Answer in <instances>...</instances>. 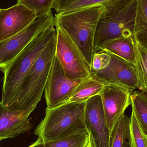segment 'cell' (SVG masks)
Instances as JSON below:
<instances>
[{
    "label": "cell",
    "mask_w": 147,
    "mask_h": 147,
    "mask_svg": "<svg viewBox=\"0 0 147 147\" xmlns=\"http://www.w3.org/2000/svg\"><path fill=\"white\" fill-rule=\"evenodd\" d=\"M104 11L103 7L97 6L54 16L55 26L60 28L68 35L90 67L93 55L96 53L94 46L95 33Z\"/></svg>",
    "instance_id": "6da1fadb"
},
{
    "label": "cell",
    "mask_w": 147,
    "mask_h": 147,
    "mask_svg": "<svg viewBox=\"0 0 147 147\" xmlns=\"http://www.w3.org/2000/svg\"><path fill=\"white\" fill-rule=\"evenodd\" d=\"M57 35L51 26L34 38L2 71L3 73L1 103L9 109L13 105L16 92L28 71L49 42Z\"/></svg>",
    "instance_id": "7a4b0ae2"
},
{
    "label": "cell",
    "mask_w": 147,
    "mask_h": 147,
    "mask_svg": "<svg viewBox=\"0 0 147 147\" xmlns=\"http://www.w3.org/2000/svg\"><path fill=\"white\" fill-rule=\"evenodd\" d=\"M56 37L51 40L22 80L13 105L14 110L34 111L41 100L56 53Z\"/></svg>",
    "instance_id": "3957f363"
},
{
    "label": "cell",
    "mask_w": 147,
    "mask_h": 147,
    "mask_svg": "<svg viewBox=\"0 0 147 147\" xmlns=\"http://www.w3.org/2000/svg\"><path fill=\"white\" fill-rule=\"evenodd\" d=\"M86 103L68 102L53 109L47 108L45 117L34 134L45 143L86 129L84 121Z\"/></svg>",
    "instance_id": "277c9868"
},
{
    "label": "cell",
    "mask_w": 147,
    "mask_h": 147,
    "mask_svg": "<svg viewBox=\"0 0 147 147\" xmlns=\"http://www.w3.org/2000/svg\"><path fill=\"white\" fill-rule=\"evenodd\" d=\"M136 8V0H133L119 10L102 15L94 37L95 50L111 40L134 35Z\"/></svg>",
    "instance_id": "5b68a950"
},
{
    "label": "cell",
    "mask_w": 147,
    "mask_h": 147,
    "mask_svg": "<svg viewBox=\"0 0 147 147\" xmlns=\"http://www.w3.org/2000/svg\"><path fill=\"white\" fill-rule=\"evenodd\" d=\"M52 26H55V19L51 11L38 16L25 29L0 42V70L5 69L34 38Z\"/></svg>",
    "instance_id": "8992f818"
},
{
    "label": "cell",
    "mask_w": 147,
    "mask_h": 147,
    "mask_svg": "<svg viewBox=\"0 0 147 147\" xmlns=\"http://www.w3.org/2000/svg\"><path fill=\"white\" fill-rule=\"evenodd\" d=\"M55 27L57 31L55 55L65 76L71 80L89 78L91 75V68L79 49L61 28Z\"/></svg>",
    "instance_id": "52a82bcc"
},
{
    "label": "cell",
    "mask_w": 147,
    "mask_h": 147,
    "mask_svg": "<svg viewBox=\"0 0 147 147\" xmlns=\"http://www.w3.org/2000/svg\"><path fill=\"white\" fill-rule=\"evenodd\" d=\"M85 79L67 78L55 55L45 90L47 108L53 109L69 102L77 87Z\"/></svg>",
    "instance_id": "ba28073f"
},
{
    "label": "cell",
    "mask_w": 147,
    "mask_h": 147,
    "mask_svg": "<svg viewBox=\"0 0 147 147\" xmlns=\"http://www.w3.org/2000/svg\"><path fill=\"white\" fill-rule=\"evenodd\" d=\"M107 52L111 56L109 66L100 71H91L92 76L107 84L117 85L133 91L136 90H140L135 65L116 55Z\"/></svg>",
    "instance_id": "9c48e42d"
},
{
    "label": "cell",
    "mask_w": 147,
    "mask_h": 147,
    "mask_svg": "<svg viewBox=\"0 0 147 147\" xmlns=\"http://www.w3.org/2000/svg\"><path fill=\"white\" fill-rule=\"evenodd\" d=\"M84 121L96 146L110 147V133L99 94L86 101Z\"/></svg>",
    "instance_id": "30bf717a"
},
{
    "label": "cell",
    "mask_w": 147,
    "mask_h": 147,
    "mask_svg": "<svg viewBox=\"0 0 147 147\" xmlns=\"http://www.w3.org/2000/svg\"><path fill=\"white\" fill-rule=\"evenodd\" d=\"M134 92L121 86L108 84L99 93L110 134L119 118L131 105Z\"/></svg>",
    "instance_id": "8fae6325"
},
{
    "label": "cell",
    "mask_w": 147,
    "mask_h": 147,
    "mask_svg": "<svg viewBox=\"0 0 147 147\" xmlns=\"http://www.w3.org/2000/svg\"><path fill=\"white\" fill-rule=\"evenodd\" d=\"M38 16L35 12L19 3L0 9V42L25 29Z\"/></svg>",
    "instance_id": "7c38bea8"
},
{
    "label": "cell",
    "mask_w": 147,
    "mask_h": 147,
    "mask_svg": "<svg viewBox=\"0 0 147 147\" xmlns=\"http://www.w3.org/2000/svg\"><path fill=\"white\" fill-rule=\"evenodd\" d=\"M33 111L11 110L0 103V141L15 138L32 129L29 117Z\"/></svg>",
    "instance_id": "4fadbf2b"
},
{
    "label": "cell",
    "mask_w": 147,
    "mask_h": 147,
    "mask_svg": "<svg viewBox=\"0 0 147 147\" xmlns=\"http://www.w3.org/2000/svg\"><path fill=\"white\" fill-rule=\"evenodd\" d=\"M133 0H57L53 9L57 13L70 12L92 7H102V15L121 9Z\"/></svg>",
    "instance_id": "5bb4252c"
},
{
    "label": "cell",
    "mask_w": 147,
    "mask_h": 147,
    "mask_svg": "<svg viewBox=\"0 0 147 147\" xmlns=\"http://www.w3.org/2000/svg\"><path fill=\"white\" fill-rule=\"evenodd\" d=\"M96 52L105 51L116 55L135 65V56L133 36L122 37L111 40L99 45Z\"/></svg>",
    "instance_id": "9a60e30c"
},
{
    "label": "cell",
    "mask_w": 147,
    "mask_h": 147,
    "mask_svg": "<svg viewBox=\"0 0 147 147\" xmlns=\"http://www.w3.org/2000/svg\"><path fill=\"white\" fill-rule=\"evenodd\" d=\"M106 84L91 75L79 85L69 102H86L92 97L99 94Z\"/></svg>",
    "instance_id": "2e32d148"
},
{
    "label": "cell",
    "mask_w": 147,
    "mask_h": 147,
    "mask_svg": "<svg viewBox=\"0 0 147 147\" xmlns=\"http://www.w3.org/2000/svg\"><path fill=\"white\" fill-rule=\"evenodd\" d=\"M134 37L147 51V0H136Z\"/></svg>",
    "instance_id": "e0dca14e"
},
{
    "label": "cell",
    "mask_w": 147,
    "mask_h": 147,
    "mask_svg": "<svg viewBox=\"0 0 147 147\" xmlns=\"http://www.w3.org/2000/svg\"><path fill=\"white\" fill-rule=\"evenodd\" d=\"M130 121L125 114L120 117L111 133L110 147H129Z\"/></svg>",
    "instance_id": "ac0fdd59"
},
{
    "label": "cell",
    "mask_w": 147,
    "mask_h": 147,
    "mask_svg": "<svg viewBox=\"0 0 147 147\" xmlns=\"http://www.w3.org/2000/svg\"><path fill=\"white\" fill-rule=\"evenodd\" d=\"M133 42L135 56V66L140 91L147 94V51L138 43L134 35Z\"/></svg>",
    "instance_id": "d6986e66"
},
{
    "label": "cell",
    "mask_w": 147,
    "mask_h": 147,
    "mask_svg": "<svg viewBox=\"0 0 147 147\" xmlns=\"http://www.w3.org/2000/svg\"><path fill=\"white\" fill-rule=\"evenodd\" d=\"M131 105L142 132L147 137L146 93L141 91H134L131 95Z\"/></svg>",
    "instance_id": "ffe728a7"
},
{
    "label": "cell",
    "mask_w": 147,
    "mask_h": 147,
    "mask_svg": "<svg viewBox=\"0 0 147 147\" xmlns=\"http://www.w3.org/2000/svg\"><path fill=\"white\" fill-rule=\"evenodd\" d=\"M89 139L90 134L85 129L67 137L44 143L45 147H86Z\"/></svg>",
    "instance_id": "44dd1931"
},
{
    "label": "cell",
    "mask_w": 147,
    "mask_h": 147,
    "mask_svg": "<svg viewBox=\"0 0 147 147\" xmlns=\"http://www.w3.org/2000/svg\"><path fill=\"white\" fill-rule=\"evenodd\" d=\"M130 118L129 147H147V137L142 132L134 111L132 109Z\"/></svg>",
    "instance_id": "7402d4cb"
},
{
    "label": "cell",
    "mask_w": 147,
    "mask_h": 147,
    "mask_svg": "<svg viewBox=\"0 0 147 147\" xmlns=\"http://www.w3.org/2000/svg\"><path fill=\"white\" fill-rule=\"evenodd\" d=\"M57 0H17V3L22 4L35 12L37 15H42L52 11Z\"/></svg>",
    "instance_id": "603a6c76"
},
{
    "label": "cell",
    "mask_w": 147,
    "mask_h": 147,
    "mask_svg": "<svg viewBox=\"0 0 147 147\" xmlns=\"http://www.w3.org/2000/svg\"><path fill=\"white\" fill-rule=\"evenodd\" d=\"M111 56L105 51H99L93 55L91 65V71H99L107 68L109 65Z\"/></svg>",
    "instance_id": "cb8c5ba5"
},
{
    "label": "cell",
    "mask_w": 147,
    "mask_h": 147,
    "mask_svg": "<svg viewBox=\"0 0 147 147\" xmlns=\"http://www.w3.org/2000/svg\"><path fill=\"white\" fill-rule=\"evenodd\" d=\"M28 147H45V143L38 139L35 142Z\"/></svg>",
    "instance_id": "d4e9b609"
},
{
    "label": "cell",
    "mask_w": 147,
    "mask_h": 147,
    "mask_svg": "<svg viewBox=\"0 0 147 147\" xmlns=\"http://www.w3.org/2000/svg\"><path fill=\"white\" fill-rule=\"evenodd\" d=\"M86 147H96L95 146V144L93 142V140H92V138L91 136H90V135L89 141Z\"/></svg>",
    "instance_id": "484cf974"
},
{
    "label": "cell",
    "mask_w": 147,
    "mask_h": 147,
    "mask_svg": "<svg viewBox=\"0 0 147 147\" xmlns=\"http://www.w3.org/2000/svg\"><path fill=\"white\" fill-rule=\"evenodd\" d=\"M3 79H0V82H1V81Z\"/></svg>",
    "instance_id": "4316f807"
},
{
    "label": "cell",
    "mask_w": 147,
    "mask_h": 147,
    "mask_svg": "<svg viewBox=\"0 0 147 147\" xmlns=\"http://www.w3.org/2000/svg\"></svg>",
    "instance_id": "83f0119b"
}]
</instances>
